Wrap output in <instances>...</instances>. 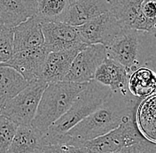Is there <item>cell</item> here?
<instances>
[{"label": "cell", "instance_id": "cell-1", "mask_svg": "<svg viewBox=\"0 0 156 153\" xmlns=\"http://www.w3.org/2000/svg\"><path fill=\"white\" fill-rule=\"evenodd\" d=\"M141 100L129 92L122 94L111 91L102 105L61 135L58 142L82 144L107 134L134 117Z\"/></svg>", "mask_w": 156, "mask_h": 153}, {"label": "cell", "instance_id": "cell-2", "mask_svg": "<svg viewBox=\"0 0 156 153\" xmlns=\"http://www.w3.org/2000/svg\"><path fill=\"white\" fill-rule=\"evenodd\" d=\"M106 48L107 57L120 63L130 75L156 53V34L122 29Z\"/></svg>", "mask_w": 156, "mask_h": 153}, {"label": "cell", "instance_id": "cell-3", "mask_svg": "<svg viewBox=\"0 0 156 153\" xmlns=\"http://www.w3.org/2000/svg\"><path fill=\"white\" fill-rule=\"evenodd\" d=\"M87 83L66 81L49 83L41 96L31 126L44 134L51 125L68 112Z\"/></svg>", "mask_w": 156, "mask_h": 153}, {"label": "cell", "instance_id": "cell-4", "mask_svg": "<svg viewBox=\"0 0 156 153\" xmlns=\"http://www.w3.org/2000/svg\"><path fill=\"white\" fill-rule=\"evenodd\" d=\"M111 93L108 87L97 81L89 82L83 90L78 95L68 112L51 125L44 133L46 144L66 134L72 127L98 109Z\"/></svg>", "mask_w": 156, "mask_h": 153}, {"label": "cell", "instance_id": "cell-5", "mask_svg": "<svg viewBox=\"0 0 156 153\" xmlns=\"http://www.w3.org/2000/svg\"><path fill=\"white\" fill-rule=\"evenodd\" d=\"M48 84L37 80L29 82L19 94L10 99L0 112L18 126L31 125L36 115L41 96Z\"/></svg>", "mask_w": 156, "mask_h": 153}, {"label": "cell", "instance_id": "cell-6", "mask_svg": "<svg viewBox=\"0 0 156 153\" xmlns=\"http://www.w3.org/2000/svg\"><path fill=\"white\" fill-rule=\"evenodd\" d=\"M146 138L139 132L134 116L114 130L81 144L90 153H109L120 151Z\"/></svg>", "mask_w": 156, "mask_h": 153}, {"label": "cell", "instance_id": "cell-7", "mask_svg": "<svg viewBox=\"0 0 156 153\" xmlns=\"http://www.w3.org/2000/svg\"><path fill=\"white\" fill-rule=\"evenodd\" d=\"M107 57V48L103 44H88L81 49L74 58L64 81L86 83L94 80L96 70Z\"/></svg>", "mask_w": 156, "mask_h": 153}, {"label": "cell", "instance_id": "cell-8", "mask_svg": "<svg viewBox=\"0 0 156 153\" xmlns=\"http://www.w3.org/2000/svg\"><path fill=\"white\" fill-rule=\"evenodd\" d=\"M76 29L84 44H103L107 47L123 28L115 16L107 12L76 27Z\"/></svg>", "mask_w": 156, "mask_h": 153}, {"label": "cell", "instance_id": "cell-9", "mask_svg": "<svg viewBox=\"0 0 156 153\" xmlns=\"http://www.w3.org/2000/svg\"><path fill=\"white\" fill-rule=\"evenodd\" d=\"M44 38V46L49 51H62L73 49H83V43L76 27L64 22L39 19Z\"/></svg>", "mask_w": 156, "mask_h": 153}, {"label": "cell", "instance_id": "cell-10", "mask_svg": "<svg viewBox=\"0 0 156 153\" xmlns=\"http://www.w3.org/2000/svg\"><path fill=\"white\" fill-rule=\"evenodd\" d=\"M109 12L123 29L147 31L156 34V25L146 19L142 7L145 0H108Z\"/></svg>", "mask_w": 156, "mask_h": 153}, {"label": "cell", "instance_id": "cell-11", "mask_svg": "<svg viewBox=\"0 0 156 153\" xmlns=\"http://www.w3.org/2000/svg\"><path fill=\"white\" fill-rule=\"evenodd\" d=\"M49 52L44 45L38 48L20 50L13 53L9 60L3 64L14 68L29 82H31L40 79Z\"/></svg>", "mask_w": 156, "mask_h": 153}, {"label": "cell", "instance_id": "cell-12", "mask_svg": "<svg viewBox=\"0 0 156 153\" xmlns=\"http://www.w3.org/2000/svg\"><path fill=\"white\" fill-rule=\"evenodd\" d=\"M79 50V49H73L49 52L39 80L47 84L64 81Z\"/></svg>", "mask_w": 156, "mask_h": 153}, {"label": "cell", "instance_id": "cell-13", "mask_svg": "<svg viewBox=\"0 0 156 153\" xmlns=\"http://www.w3.org/2000/svg\"><path fill=\"white\" fill-rule=\"evenodd\" d=\"M129 74L125 67L114 59L106 57L96 70L94 80L108 87L112 92L122 94L129 93L128 80Z\"/></svg>", "mask_w": 156, "mask_h": 153}, {"label": "cell", "instance_id": "cell-14", "mask_svg": "<svg viewBox=\"0 0 156 153\" xmlns=\"http://www.w3.org/2000/svg\"><path fill=\"white\" fill-rule=\"evenodd\" d=\"M109 10L108 0H76L70 4L64 23L76 28Z\"/></svg>", "mask_w": 156, "mask_h": 153}, {"label": "cell", "instance_id": "cell-15", "mask_svg": "<svg viewBox=\"0 0 156 153\" xmlns=\"http://www.w3.org/2000/svg\"><path fill=\"white\" fill-rule=\"evenodd\" d=\"M13 53L44 45L40 20L37 15L12 28Z\"/></svg>", "mask_w": 156, "mask_h": 153}, {"label": "cell", "instance_id": "cell-16", "mask_svg": "<svg viewBox=\"0 0 156 153\" xmlns=\"http://www.w3.org/2000/svg\"><path fill=\"white\" fill-rule=\"evenodd\" d=\"M37 0H0V20L11 29L37 14Z\"/></svg>", "mask_w": 156, "mask_h": 153}, {"label": "cell", "instance_id": "cell-17", "mask_svg": "<svg viewBox=\"0 0 156 153\" xmlns=\"http://www.w3.org/2000/svg\"><path fill=\"white\" fill-rule=\"evenodd\" d=\"M47 145L45 135L31 125L18 126L7 153H42Z\"/></svg>", "mask_w": 156, "mask_h": 153}, {"label": "cell", "instance_id": "cell-18", "mask_svg": "<svg viewBox=\"0 0 156 153\" xmlns=\"http://www.w3.org/2000/svg\"><path fill=\"white\" fill-rule=\"evenodd\" d=\"M135 120L144 138L156 144V92L140 101L136 107Z\"/></svg>", "mask_w": 156, "mask_h": 153}, {"label": "cell", "instance_id": "cell-19", "mask_svg": "<svg viewBox=\"0 0 156 153\" xmlns=\"http://www.w3.org/2000/svg\"><path fill=\"white\" fill-rule=\"evenodd\" d=\"M128 90L135 97L143 99L156 92V70L145 65L133 71L128 80Z\"/></svg>", "mask_w": 156, "mask_h": 153}, {"label": "cell", "instance_id": "cell-20", "mask_svg": "<svg viewBox=\"0 0 156 153\" xmlns=\"http://www.w3.org/2000/svg\"><path fill=\"white\" fill-rule=\"evenodd\" d=\"M29 83L14 68L0 63V110Z\"/></svg>", "mask_w": 156, "mask_h": 153}, {"label": "cell", "instance_id": "cell-21", "mask_svg": "<svg viewBox=\"0 0 156 153\" xmlns=\"http://www.w3.org/2000/svg\"><path fill=\"white\" fill-rule=\"evenodd\" d=\"M37 16L39 19L64 22L70 0H37Z\"/></svg>", "mask_w": 156, "mask_h": 153}, {"label": "cell", "instance_id": "cell-22", "mask_svg": "<svg viewBox=\"0 0 156 153\" xmlns=\"http://www.w3.org/2000/svg\"><path fill=\"white\" fill-rule=\"evenodd\" d=\"M17 128L18 125L15 122L0 114V153H7Z\"/></svg>", "mask_w": 156, "mask_h": 153}, {"label": "cell", "instance_id": "cell-23", "mask_svg": "<svg viewBox=\"0 0 156 153\" xmlns=\"http://www.w3.org/2000/svg\"><path fill=\"white\" fill-rule=\"evenodd\" d=\"M13 54L12 29L0 23V63L9 60Z\"/></svg>", "mask_w": 156, "mask_h": 153}, {"label": "cell", "instance_id": "cell-24", "mask_svg": "<svg viewBox=\"0 0 156 153\" xmlns=\"http://www.w3.org/2000/svg\"><path fill=\"white\" fill-rule=\"evenodd\" d=\"M42 153H90L81 144H71L61 142L47 144Z\"/></svg>", "mask_w": 156, "mask_h": 153}, {"label": "cell", "instance_id": "cell-25", "mask_svg": "<svg viewBox=\"0 0 156 153\" xmlns=\"http://www.w3.org/2000/svg\"><path fill=\"white\" fill-rule=\"evenodd\" d=\"M109 153H156V144L144 139L115 152Z\"/></svg>", "mask_w": 156, "mask_h": 153}, {"label": "cell", "instance_id": "cell-26", "mask_svg": "<svg viewBox=\"0 0 156 153\" xmlns=\"http://www.w3.org/2000/svg\"><path fill=\"white\" fill-rule=\"evenodd\" d=\"M143 14L146 19L153 24L156 25V1L155 0H145L142 7Z\"/></svg>", "mask_w": 156, "mask_h": 153}, {"label": "cell", "instance_id": "cell-27", "mask_svg": "<svg viewBox=\"0 0 156 153\" xmlns=\"http://www.w3.org/2000/svg\"><path fill=\"white\" fill-rule=\"evenodd\" d=\"M75 1H76V0H70V2L72 3V2H75Z\"/></svg>", "mask_w": 156, "mask_h": 153}, {"label": "cell", "instance_id": "cell-28", "mask_svg": "<svg viewBox=\"0 0 156 153\" xmlns=\"http://www.w3.org/2000/svg\"><path fill=\"white\" fill-rule=\"evenodd\" d=\"M0 23H2V22H1V20H0Z\"/></svg>", "mask_w": 156, "mask_h": 153}, {"label": "cell", "instance_id": "cell-29", "mask_svg": "<svg viewBox=\"0 0 156 153\" xmlns=\"http://www.w3.org/2000/svg\"><path fill=\"white\" fill-rule=\"evenodd\" d=\"M0 114H1V112H0Z\"/></svg>", "mask_w": 156, "mask_h": 153}, {"label": "cell", "instance_id": "cell-30", "mask_svg": "<svg viewBox=\"0 0 156 153\" xmlns=\"http://www.w3.org/2000/svg\"><path fill=\"white\" fill-rule=\"evenodd\" d=\"M155 1H156V0H155Z\"/></svg>", "mask_w": 156, "mask_h": 153}]
</instances>
